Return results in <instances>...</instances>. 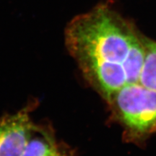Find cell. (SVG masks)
Instances as JSON below:
<instances>
[{
  "mask_svg": "<svg viewBox=\"0 0 156 156\" xmlns=\"http://www.w3.org/2000/svg\"><path fill=\"white\" fill-rule=\"evenodd\" d=\"M30 107L0 118V156H22L34 125Z\"/></svg>",
  "mask_w": 156,
  "mask_h": 156,
  "instance_id": "cell-3",
  "label": "cell"
},
{
  "mask_svg": "<svg viewBox=\"0 0 156 156\" xmlns=\"http://www.w3.org/2000/svg\"><path fill=\"white\" fill-rule=\"evenodd\" d=\"M59 149L51 130L34 124L22 156H54Z\"/></svg>",
  "mask_w": 156,
  "mask_h": 156,
  "instance_id": "cell-4",
  "label": "cell"
},
{
  "mask_svg": "<svg viewBox=\"0 0 156 156\" xmlns=\"http://www.w3.org/2000/svg\"><path fill=\"white\" fill-rule=\"evenodd\" d=\"M145 50L139 83L156 91V42L145 37Z\"/></svg>",
  "mask_w": 156,
  "mask_h": 156,
  "instance_id": "cell-5",
  "label": "cell"
},
{
  "mask_svg": "<svg viewBox=\"0 0 156 156\" xmlns=\"http://www.w3.org/2000/svg\"><path fill=\"white\" fill-rule=\"evenodd\" d=\"M64 34L84 77L106 101L125 85L139 82L145 36L109 1L74 17Z\"/></svg>",
  "mask_w": 156,
  "mask_h": 156,
  "instance_id": "cell-1",
  "label": "cell"
},
{
  "mask_svg": "<svg viewBox=\"0 0 156 156\" xmlns=\"http://www.w3.org/2000/svg\"><path fill=\"white\" fill-rule=\"evenodd\" d=\"M54 156H72L69 153H67V151H64V150H62L60 148L59 151H58L56 154Z\"/></svg>",
  "mask_w": 156,
  "mask_h": 156,
  "instance_id": "cell-6",
  "label": "cell"
},
{
  "mask_svg": "<svg viewBox=\"0 0 156 156\" xmlns=\"http://www.w3.org/2000/svg\"><path fill=\"white\" fill-rule=\"evenodd\" d=\"M125 129L126 137L141 142L156 132V91L139 82L129 83L106 101Z\"/></svg>",
  "mask_w": 156,
  "mask_h": 156,
  "instance_id": "cell-2",
  "label": "cell"
}]
</instances>
